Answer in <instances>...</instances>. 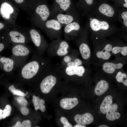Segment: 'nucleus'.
<instances>
[{
	"instance_id": "nucleus-1",
	"label": "nucleus",
	"mask_w": 127,
	"mask_h": 127,
	"mask_svg": "<svg viewBox=\"0 0 127 127\" xmlns=\"http://www.w3.org/2000/svg\"><path fill=\"white\" fill-rule=\"evenodd\" d=\"M11 58L14 61L16 68L20 67L25 63V61L30 53L31 50L27 47L18 44L12 48Z\"/></svg>"
},
{
	"instance_id": "nucleus-2",
	"label": "nucleus",
	"mask_w": 127,
	"mask_h": 127,
	"mask_svg": "<svg viewBox=\"0 0 127 127\" xmlns=\"http://www.w3.org/2000/svg\"><path fill=\"white\" fill-rule=\"evenodd\" d=\"M19 68L22 77L24 79H28L37 74L40 69V65L37 61L32 60L24 64Z\"/></svg>"
},
{
	"instance_id": "nucleus-3",
	"label": "nucleus",
	"mask_w": 127,
	"mask_h": 127,
	"mask_svg": "<svg viewBox=\"0 0 127 127\" xmlns=\"http://www.w3.org/2000/svg\"><path fill=\"white\" fill-rule=\"evenodd\" d=\"M56 82V77L52 75L47 76L41 81L40 85L41 91L44 94H47L50 91Z\"/></svg>"
},
{
	"instance_id": "nucleus-4",
	"label": "nucleus",
	"mask_w": 127,
	"mask_h": 127,
	"mask_svg": "<svg viewBox=\"0 0 127 127\" xmlns=\"http://www.w3.org/2000/svg\"><path fill=\"white\" fill-rule=\"evenodd\" d=\"M74 119L78 124L85 125L89 124L94 120L92 115L89 113H86L82 115L77 114Z\"/></svg>"
},
{
	"instance_id": "nucleus-5",
	"label": "nucleus",
	"mask_w": 127,
	"mask_h": 127,
	"mask_svg": "<svg viewBox=\"0 0 127 127\" xmlns=\"http://www.w3.org/2000/svg\"><path fill=\"white\" fill-rule=\"evenodd\" d=\"M90 25L92 30L95 31L101 29L107 30L109 27V24L107 22L100 21L96 19L91 20L90 22Z\"/></svg>"
},
{
	"instance_id": "nucleus-6",
	"label": "nucleus",
	"mask_w": 127,
	"mask_h": 127,
	"mask_svg": "<svg viewBox=\"0 0 127 127\" xmlns=\"http://www.w3.org/2000/svg\"><path fill=\"white\" fill-rule=\"evenodd\" d=\"M0 62L3 65V70L7 72H10L16 68L15 62L11 58L1 57Z\"/></svg>"
},
{
	"instance_id": "nucleus-7",
	"label": "nucleus",
	"mask_w": 127,
	"mask_h": 127,
	"mask_svg": "<svg viewBox=\"0 0 127 127\" xmlns=\"http://www.w3.org/2000/svg\"><path fill=\"white\" fill-rule=\"evenodd\" d=\"M78 100L76 98H64L60 101V104L63 108L70 110L75 107L78 103Z\"/></svg>"
},
{
	"instance_id": "nucleus-8",
	"label": "nucleus",
	"mask_w": 127,
	"mask_h": 127,
	"mask_svg": "<svg viewBox=\"0 0 127 127\" xmlns=\"http://www.w3.org/2000/svg\"><path fill=\"white\" fill-rule=\"evenodd\" d=\"M14 12L13 8L7 2H4L1 6L0 8V13L4 18L9 19L10 15Z\"/></svg>"
},
{
	"instance_id": "nucleus-9",
	"label": "nucleus",
	"mask_w": 127,
	"mask_h": 127,
	"mask_svg": "<svg viewBox=\"0 0 127 127\" xmlns=\"http://www.w3.org/2000/svg\"><path fill=\"white\" fill-rule=\"evenodd\" d=\"M118 108L116 103L112 104L106 113V118L108 120L114 121L119 119L120 116V114L117 111Z\"/></svg>"
},
{
	"instance_id": "nucleus-10",
	"label": "nucleus",
	"mask_w": 127,
	"mask_h": 127,
	"mask_svg": "<svg viewBox=\"0 0 127 127\" xmlns=\"http://www.w3.org/2000/svg\"><path fill=\"white\" fill-rule=\"evenodd\" d=\"M109 87L108 83L104 80H101L97 84L94 92L98 96H100L103 94L108 90Z\"/></svg>"
},
{
	"instance_id": "nucleus-11",
	"label": "nucleus",
	"mask_w": 127,
	"mask_h": 127,
	"mask_svg": "<svg viewBox=\"0 0 127 127\" xmlns=\"http://www.w3.org/2000/svg\"><path fill=\"white\" fill-rule=\"evenodd\" d=\"M66 74L69 75H75L82 76L85 72V69L83 66L68 67L65 70Z\"/></svg>"
},
{
	"instance_id": "nucleus-12",
	"label": "nucleus",
	"mask_w": 127,
	"mask_h": 127,
	"mask_svg": "<svg viewBox=\"0 0 127 127\" xmlns=\"http://www.w3.org/2000/svg\"><path fill=\"white\" fill-rule=\"evenodd\" d=\"M36 12L43 21L46 20L48 17L50 12L48 7L44 4L39 5L36 8Z\"/></svg>"
},
{
	"instance_id": "nucleus-13",
	"label": "nucleus",
	"mask_w": 127,
	"mask_h": 127,
	"mask_svg": "<svg viewBox=\"0 0 127 127\" xmlns=\"http://www.w3.org/2000/svg\"><path fill=\"white\" fill-rule=\"evenodd\" d=\"M123 66L121 63L114 64L111 62H106L103 64V69L106 72L111 74L113 73L116 69H120Z\"/></svg>"
},
{
	"instance_id": "nucleus-14",
	"label": "nucleus",
	"mask_w": 127,
	"mask_h": 127,
	"mask_svg": "<svg viewBox=\"0 0 127 127\" xmlns=\"http://www.w3.org/2000/svg\"><path fill=\"white\" fill-rule=\"evenodd\" d=\"M9 35L11 41L13 42L24 44L25 42V36L20 33L16 31H11L9 33Z\"/></svg>"
},
{
	"instance_id": "nucleus-15",
	"label": "nucleus",
	"mask_w": 127,
	"mask_h": 127,
	"mask_svg": "<svg viewBox=\"0 0 127 127\" xmlns=\"http://www.w3.org/2000/svg\"><path fill=\"white\" fill-rule=\"evenodd\" d=\"M112 103V97L110 95L106 96L103 100L100 107L101 112L103 114L106 113L111 106Z\"/></svg>"
},
{
	"instance_id": "nucleus-16",
	"label": "nucleus",
	"mask_w": 127,
	"mask_h": 127,
	"mask_svg": "<svg viewBox=\"0 0 127 127\" xmlns=\"http://www.w3.org/2000/svg\"><path fill=\"white\" fill-rule=\"evenodd\" d=\"M99 10L101 13L109 17H111L114 14L115 11L113 8L106 3L101 5L99 7Z\"/></svg>"
},
{
	"instance_id": "nucleus-17",
	"label": "nucleus",
	"mask_w": 127,
	"mask_h": 127,
	"mask_svg": "<svg viewBox=\"0 0 127 127\" xmlns=\"http://www.w3.org/2000/svg\"><path fill=\"white\" fill-rule=\"evenodd\" d=\"M32 102L35 109L36 110L40 109L42 112H44L45 110V107L44 104V101L40 99L38 97L35 95L32 96Z\"/></svg>"
},
{
	"instance_id": "nucleus-18",
	"label": "nucleus",
	"mask_w": 127,
	"mask_h": 127,
	"mask_svg": "<svg viewBox=\"0 0 127 127\" xmlns=\"http://www.w3.org/2000/svg\"><path fill=\"white\" fill-rule=\"evenodd\" d=\"M31 39L35 46L38 47L40 46L41 43V38L39 33L36 30L32 29L30 31Z\"/></svg>"
},
{
	"instance_id": "nucleus-19",
	"label": "nucleus",
	"mask_w": 127,
	"mask_h": 127,
	"mask_svg": "<svg viewBox=\"0 0 127 127\" xmlns=\"http://www.w3.org/2000/svg\"><path fill=\"white\" fill-rule=\"evenodd\" d=\"M79 50L82 57L84 59H89L91 55V51L88 45L84 43L82 44L80 46Z\"/></svg>"
},
{
	"instance_id": "nucleus-20",
	"label": "nucleus",
	"mask_w": 127,
	"mask_h": 127,
	"mask_svg": "<svg viewBox=\"0 0 127 127\" xmlns=\"http://www.w3.org/2000/svg\"><path fill=\"white\" fill-rule=\"evenodd\" d=\"M57 19L60 23L66 24L71 22L73 20V18L72 16L61 14L57 15Z\"/></svg>"
},
{
	"instance_id": "nucleus-21",
	"label": "nucleus",
	"mask_w": 127,
	"mask_h": 127,
	"mask_svg": "<svg viewBox=\"0 0 127 127\" xmlns=\"http://www.w3.org/2000/svg\"><path fill=\"white\" fill-rule=\"evenodd\" d=\"M46 26L49 28H51L55 30L58 31L60 29L61 26L59 22L55 19L48 20L46 22Z\"/></svg>"
},
{
	"instance_id": "nucleus-22",
	"label": "nucleus",
	"mask_w": 127,
	"mask_h": 127,
	"mask_svg": "<svg viewBox=\"0 0 127 127\" xmlns=\"http://www.w3.org/2000/svg\"><path fill=\"white\" fill-rule=\"evenodd\" d=\"M68 47V44L65 41L62 42L57 52V55L59 56H63L66 55L68 52L67 49Z\"/></svg>"
},
{
	"instance_id": "nucleus-23",
	"label": "nucleus",
	"mask_w": 127,
	"mask_h": 127,
	"mask_svg": "<svg viewBox=\"0 0 127 127\" xmlns=\"http://www.w3.org/2000/svg\"><path fill=\"white\" fill-rule=\"evenodd\" d=\"M80 28V26L76 22H71L65 26L64 31L65 33H68L73 30H78Z\"/></svg>"
},
{
	"instance_id": "nucleus-24",
	"label": "nucleus",
	"mask_w": 127,
	"mask_h": 127,
	"mask_svg": "<svg viewBox=\"0 0 127 127\" xmlns=\"http://www.w3.org/2000/svg\"><path fill=\"white\" fill-rule=\"evenodd\" d=\"M56 2L62 10L66 11L70 7L71 4L70 0H55Z\"/></svg>"
},
{
	"instance_id": "nucleus-25",
	"label": "nucleus",
	"mask_w": 127,
	"mask_h": 127,
	"mask_svg": "<svg viewBox=\"0 0 127 127\" xmlns=\"http://www.w3.org/2000/svg\"><path fill=\"white\" fill-rule=\"evenodd\" d=\"M116 79L118 82L123 83L124 85L127 86V76L125 73L121 71L118 72L116 76Z\"/></svg>"
},
{
	"instance_id": "nucleus-26",
	"label": "nucleus",
	"mask_w": 127,
	"mask_h": 127,
	"mask_svg": "<svg viewBox=\"0 0 127 127\" xmlns=\"http://www.w3.org/2000/svg\"><path fill=\"white\" fill-rule=\"evenodd\" d=\"M112 51L113 53L114 54L120 52L123 55L125 56L127 55V47L115 46L112 48Z\"/></svg>"
},
{
	"instance_id": "nucleus-27",
	"label": "nucleus",
	"mask_w": 127,
	"mask_h": 127,
	"mask_svg": "<svg viewBox=\"0 0 127 127\" xmlns=\"http://www.w3.org/2000/svg\"><path fill=\"white\" fill-rule=\"evenodd\" d=\"M96 55L99 58L106 60L110 58L111 56V54L109 52L106 51H105L104 52L103 51L97 52L96 53Z\"/></svg>"
},
{
	"instance_id": "nucleus-28",
	"label": "nucleus",
	"mask_w": 127,
	"mask_h": 127,
	"mask_svg": "<svg viewBox=\"0 0 127 127\" xmlns=\"http://www.w3.org/2000/svg\"><path fill=\"white\" fill-rule=\"evenodd\" d=\"M8 89L14 95L23 97L24 96L26 95L20 90L16 89L14 86L13 85L10 86L8 88Z\"/></svg>"
},
{
	"instance_id": "nucleus-29",
	"label": "nucleus",
	"mask_w": 127,
	"mask_h": 127,
	"mask_svg": "<svg viewBox=\"0 0 127 127\" xmlns=\"http://www.w3.org/2000/svg\"><path fill=\"white\" fill-rule=\"evenodd\" d=\"M12 111V108L11 106L9 105H6L5 108L3 110V119L5 118L6 117L9 116Z\"/></svg>"
},
{
	"instance_id": "nucleus-30",
	"label": "nucleus",
	"mask_w": 127,
	"mask_h": 127,
	"mask_svg": "<svg viewBox=\"0 0 127 127\" xmlns=\"http://www.w3.org/2000/svg\"><path fill=\"white\" fill-rule=\"evenodd\" d=\"M18 103L22 106L26 107L28 104V102L26 99L23 97L21 96L18 97L17 99Z\"/></svg>"
},
{
	"instance_id": "nucleus-31",
	"label": "nucleus",
	"mask_w": 127,
	"mask_h": 127,
	"mask_svg": "<svg viewBox=\"0 0 127 127\" xmlns=\"http://www.w3.org/2000/svg\"><path fill=\"white\" fill-rule=\"evenodd\" d=\"M61 122L63 125L64 127H72V126L68 122L67 119L64 117H61L60 119Z\"/></svg>"
},
{
	"instance_id": "nucleus-32",
	"label": "nucleus",
	"mask_w": 127,
	"mask_h": 127,
	"mask_svg": "<svg viewBox=\"0 0 127 127\" xmlns=\"http://www.w3.org/2000/svg\"><path fill=\"white\" fill-rule=\"evenodd\" d=\"M31 126V122L29 120L24 121L21 124V127H30Z\"/></svg>"
},
{
	"instance_id": "nucleus-33",
	"label": "nucleus",
	"mask_w": 127,
	"mask_h": 127,
	"mask_svg": "<svg viewBox=\"0 0 127 127\" xmlns=\"http://www.w3.org/2000/svg\"><path fill=\"white\" fill-rule=\"evenodd\" d=\"M20 110L22 114L24 115H27L29 112L28 109L26 107L22 106L20 108Z\"/></svg>"
},
{
	"instance_id": "nucleus-34",
	"label": "nucleus",
	"mask_w": 127,
	"mask_h": 127,
	"mask_svg": "<svg viewBox=\"0 0 127 127\" xmlns=\"http://www.w3.org/2000/svg\"><path fill=\"white\" fill-rule=\"evenodd\" d=\"M121 17L123 20V23L127 27V12H124L121 14Z\"/></svg>"
},
{
	"instance_id": "nucleus-35",
	"label": "nucleus",
	"mask_w": 127,
	"mask_h": 127,
	"mask_svg": "<svg viewBox=\"0 0 127 127\" xmlns=\"http://www.w3.org/2000/svg\"><path fill=\"white\" fill-rule=\"evenodd\" d=\"M112 45L110 44H107L105 46L103 50H105L108 52L112 51Z\"/></svg>"
},
{
	"instance_id": "nucleus-36",
	"label": "nucleus",
	"mask_w": 127,
	"mask_h": 127,
	"mask_svg": "<svg viewBox=\"0 0 127 127\" xmlns=\"http://www.w3.org/2000/svg\"><path fill=\"white\" fill-rule=\"evenodd\" d=\"M67 65L68 67L76 66H79L74 61L70 62L68 63L67 64Z\"/></svg>"
},
{
	"instance_id": "nucleus-37",
	"label": "nucleus",
	"mask_w": 127,
	"mask_h": 127,
	"mask_svg": "<svg viewBox=\"0 0 127 127\" xmlns=\"http://www.w3.org/2000/svg\"><path fill=\"white\" fill-rule=\"evenodd\" d=\"M64 60L65 62L68 63L70 62L71 59L69 56H66L64 57Z\"/></svg>"
},
{
	"instance_id": "nucleus-38",
	"label": "nucleus",
	"mask_w": 127,
	"mask_h": 127,
	"mask_svg": "<svg viewBox=\"0 0 127 127\" xmlns=\"http://www.w3.org/2000/svg\"><path fill=\"white\" fill-rule=\"evenodd\" d=\"M74 61L78 66L81 65L82 64V61L79 59H76Z\"/></svg>"
},
{
	"instance_id": "nucleus-39",
	"label": "nucleus",
	"mask_w": 127,
	"mask_h": 127,
	"mask_svg": "<svg viewBox=\"0 0 127 127\" xmlns=\"http://www.w3.org/2000/svg\"><path fill=\"white\" fill-rule=\"evenodd\" d=\"M21 123L20 121L17 122L16 124L12 126V127H21Z\"/></svg>"
},
{
	"instance_id": "nucleus-40",
	"label": "nucleus",
	"mask_w": 127,
	"mask_h": 127,
	"mask_svg": "<svg viewBox=\"0 0 127 127\" xmlns=\"http://www.w3.org/2000/svg\"><path fill=\"white\" fill-rule=\"evenodd\" d=\"M4 44L0 43V52L2 51L4 49Z\"/></svg>"
},
{
	"instance_id": "nucleus-41",
	"label": "nucleus",
	"mask_w": 127,
	"mask_h": 127,
	"mask_svg": "<svg viewBox=\"0 0 127 127\" xmlns=\"http://www.w3.org/2000/svg\"><path fill=\"white\" fill-rule=\"evenodd\" d=\"M87 4L89 5H91L92 4L93 0H85Z\"/></svg>"
},
{
	"instance_id": "nucleus-42",
	"label": "nucleus",
	"mask_w": 127,
	"mask_h": 127,
	"mask_svg": "<svg viewBox=\"0 0 127 127\" xmlns=\"http://www.w3.org/2000/svg\"><path fill=\"white\" fill-rule=\"evenodd\" d=\"M74 127H86V126L83 125L78 124L75 125Z\"/></svg>"
},
{
	"instance_id": "nucleus-43",
	"label": "nucleus",
	"mask_w": 127,
	"mask_h": 127,
	"mask_svg": "<svg viewBox=\"0 0 127 127\" xmlns=\"http://www.w3.org/2000/svg\"><path fill=\"white\" fill-rule=\"evenodd\" d=\"M3 110L0 109V120L2 119Z\"/></svg>"
},
{
	"instance_id": "nucleus-44",
	"label": "nucleus",
	"mask_w": 127,
	"mask_h": 127,
	"mask_svg": "<svg viewBox=\"0 0 127 127\" xmlns=\"http://www.w3.org/2000/svg\"><path fill=\"white\" fill-rule=\"evenodd\" d=\"M15 0L17 3L20 4L22 3L24 0Z\"/></svg>"
},
{
	"instance_id": "nucleus-45",
	"label": "nucleus",
	"mask_w": 127,
	"mask_h": 127,
	"mask_svg": "<svg viewBox=\"0 0 127 127\" xmlns=\"http://www.w3.org/2000/svg\"><path fill=\"white\" fill-rule=\"evenodd\" d=\"M4 27V24L2 23H0V29L3 28Z\"/></svg>"
},
{
	"instance_id": "nucleus-46",
	"label": "nucleus",
	"mask_w": 127,
	"mask_h": 127,
	"mask_svg": "<svg viewBox=\"0 0 127 127\" xmlns=\"http://www.w3.org/2000/svg\"><path fill=\"white\" fill-rule=\"evenodd\" d=\"M99 127H108V126L105 125H100Z\"/></svg>"
},
{
	"instance_id": "nucleus-47",
	"label": "nucleus",
	"mask_w": 127,
	"mask_h": 127,
	"mask_svg": "<svg viewBox=\"0 0 127 127\" xmlns=\"http://www.w3.org/2000/svg\"><path fill=\"white\" fill-rule=\"evenodd\" d=\"M123 6L126 8L127 7V3H125L123 4Z\"/></svg>"
},
{
	"instance_id": "nucleus-48",
	"label": "nucleus",
	"mask_w": 127,
	"mask_h": 127,
	"mask_svg": "<svg viewBox=\"0 0 127 127\" xmlns=\"http://www.w3.org/2000/svg\"><path fill=\"white\" fill-rule=\"evenodd\" d=\"M124 1L126 3H127V0H124Z\"/></svg>"
},
{
	"instance_id": "nucleus-49",
	"label": "nucleus",
	"mask_w": 127,
	"mask_h": 127,
	"mask_svg": "<svg viewBox=\"0 0 127 127\" xmlns=\"http://www.w3.org/2000/svg\"><path fill=\"white\" fill-rule=\"evenodd\" d=\"M36 127H39V126H36Z\"/></svg>"
}]
</instances>
